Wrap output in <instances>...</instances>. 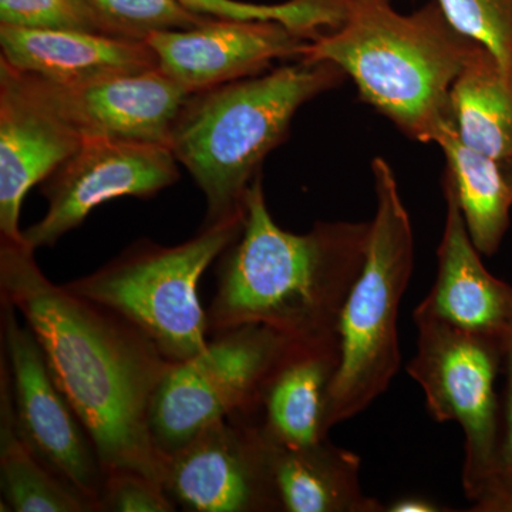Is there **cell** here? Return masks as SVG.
Wrapping results in <instances>:
<instances>
[{"label": "cell", "instance_id": "6da1fadb", "mask_svg": "<svg viewBox=\"0 0 512 512\" xmlns=\"http://www.w3.org/2000/svg\"><path fill=\"white\" fill-rule=\"evenodd\" d=\"M0 296L35 333L104 476L134 471L164 485L167 458L151 434L150 412L171 362L128 320L53 284L25 241L0 239Z\"/></svg>", "mask_w": 512, "mask_h": 512}, {"label": "cell", "instance_id": "7a4b0ae2", "mask_svg": "<svg viewBox=\"0 0 512 512\" xmlns=\"http://www.w3.org/2000/svg\"><path fill=\"white\" fill-rule=\"evenodd\" d=\"M370 222H316L306 234L279 227L262 175L249 188L244 227L218 259L207 309L210 336L261 325L298 343L339 338L343 306L365 264Z\"/></svg>", "mask_w": 512, "mask_h": 512}, {"label": "cell", "instance_id": "3957f363", "mask_svg": "<svg viewBox=\"0 0 512 512\" xmlns=\"http://www.w3.org/2000/svg\"><path fill=\"white\" fill-rule=\"evenodd\" d=\"M481 46L436 2L403 15L389 0H346L339 25L311 40L299 60L335 63L360 99L407 137L434 143L450 119L451 86Z\"/></svg>", "mask_w": 512, "mask_h": 512}, {"label": "cell", "instance_id": "277c9868", "mask_svg": "<svg viewBox=\"0 0 512 512\" xmlns=\"http://www.w3.org/2000/svg\"><path fill=\"white\" fill-rule=\"evenodd\" d=\"M346 77L335 63L295 60L188 96L168 147L207 200L202 225L244 212L249 188L288 138L296 111Z\"/></svg>", "mask_w": 512, "mask_h": 512}, {"label": "cell", "instance_id": "5b68a950", "mask_svg": "<svg viewBox=\"0 0 512 512\" xmlns=\"http://www.w3.org/2000/svg\"><path fill=\"white\" fill-rule=\"evenodd\" d=\"M377 197L369 248L339 320L340 362L330 387L329 426L366 410L400 369V303L414 265V237L392 167L372 163Z\"/></svg>", "mask_w": 512, "mask_h": 512}, {"label": "cell", "instance_id": "8992f818", "mask_svg": "<svg viewBox=\"0 0 512 512\" xmlns=\"http://www.w3.org/2000/svg\"><path fill=\"white\" fill-rule=\"evenodd\" d=\"M244 212L202 225L174 247L141 239L92 274L64 284L70 292L110 309L140 329L165 359L185 362L210 342L202 308V275L241 235Z\"/></svg>", "mask_w": 512, "mask_h": 512}, {"label": "cell", "instance_id": "52a82bcc", "mask_svg": "<svg viewBox=\"0 0 512 512\" xmlns=\"http://www.w3.org/2000/svg\"><path fill=\"white\" fill-rule=\"evenodd\" d=\"M417 352L407 366L420 384L427 412L456 421L466 437L463 488L470 511L493 498L500 468L501 404L495 392L504 339L468 332L414 311Z\"/></svg>", "mask_w": 512, "mask_h": 512}, {"label": "cell", "instance_id": "ba28073f", "mask_svg": "<svg viewBox=\"0 0 512 512\" xmlns=\"http://www.w3.org/2000/svg\"><path fill=\"white\" fill-rule=\"evenodd\" d=\"M292 340L261 325L211 335L207 348L171 363L151 403L150 427L167 458L215 421L254 414Z\"/></svg>", "mask_w": 512, "mask_h": 512}, {"label": "cell", "instance_id": "9c48e42d", "mask_svg": "<svg viewBox=\"0 0 512 512\" xmlns=\"http://www.w3.org/2000/svg\"><path fill=\"white\" fill-rule=\"evenodd\" d=\"M2 356L8 365L16 429L52 473L100 508L104 471L93 441L53 380L43 350L15 306L2 299Z\"/></svg>", "mask_w": 512, "mask_h": 512}, {"label": "cell", "instance_id": "30bf717a", "mask_svg": "<svg viewBox=\"0 0 512 512\" xmlns=\"http://www.w3.org/2000/svg\"><path fill=\"white\" fill-rule=\"evenodd\" d=\"M178 164L164 144L86 138L40 184L47 211L42 220L23 231V239L33 251L53 247L104 202L156 197L180 180Z\"/></svg>", "mask_w": 512, "mask_h": 512}, {"label": "cell", "instance_id": "8fae6325", "mask_svg": "<svg viewBox=\"0 0 512 512\" xmlns=\"http://www.w3.org/2000/svg\"><path fill=\"white\" fill-rule=\"evenodd\" d=\"M164 488L188 512H282L254 414L210 424L167 457Z\"/></svg>", "mask_w": 512, "mask_h": 512}, {"label": "cell", "instance_id": "7c38bea8", "mask_svg": "<svg viewBox=\"0 0 512 512\" xmlns=\"http://www.w3.org/2000/svg\"><path fill=\"white\" fill-rule=\"evenodd\" d=\"M12 70L30 94L83 140L107 138L168 146L178 114L190 96L160 67L76 86Z\"/></svg>", "mask_w": 512, "mask_h": 512}, {"label": "cell", "instance_id": "4fadbf2b", "mask_svg": "<svg viewBox=\"0 0 512 512\" xmlns=\"http://www.w3.org/2000/svg\"><path fill=\"white\" fill-rule=\"evenodd\" d=\"M311 37L275 20L212 19L187 30L147 37L158 67L188 94L204 92L301 59Z\"/></svg>", "mask_w": 512, "mask_h": 512}, {"label": "cell", "instance_id": "5bb4252c", "mask_svg": "<svg viewBox=\"0 0 512 512\" xmlns=\"http://www.w3.org/2000/svg\"><path fill=\"white\" fill-rule=\"evenodd\" d=\"M83 138L40 103L0 60V239L23 242L20 210L82 146Z\"/></svg>", "mask_w": 512, "mask_h": 512}, {"label": "cell", "instance_id": "9a60e30c", "mask_svg": "<svg viewBox=\"0 0 512 512\" xmlns=\"http://www.w3.org/2000/svg\"><path fill=\"white\" fill-rule=\"evenodd\" d=\"M443 190L447 212L437 249L436 282L416 311L468 332L504 339L512 329V286L487 271L456 197L448 188Z\"/></svg>", "mask_w": 512, "mask_h": 512}, {"label": "cell", "instance_id": "2e32d148", "mask_svg": "<svg viewBox=\"0 0 512 512\" xmlns=\"http://www.w3.org/2000/svg\"><path fill=\"white\" fill-rule=\"evenodd\" d=\"M0 47V60L12 69L62 86L158 67L156 53L144 40L76 30L0 25Z\"/></svg>", "mask_w": 512, "mask_h": 512}, {"label": "cell", "instance_id": "e0dca14e", "mask_svg": "<svg viewBox=\"0 0 512 512\" xmlns=\"http://www.w3.org/2000/svg\"><path fill=\"white\" fill-rule=\"evenodd\" d=\"M339 362V338L292 343L265 383L254 414L271 439L285 446L328 439L330 387Z\"/></svg>", "mask_w": 512, "mask_h": 512}, {"label": "cell", "instance_id": "ac0fdd59", "mask_svg": "<svg viewBox=\"0 0 512 512\" xmlns=\"http://www.w3.org/2000/svg\"><path fill=\"white\" fill-rule=\"evenodd\" d=\"M264 436L282 512H383L386 508L363 493L360 458L352 451L333 446L328 439L311 446H285L265 431Z\"/></svg>", "mask_w": 512, "mask_h": 512}, {"label": "cell", "instance_id": "d6986e66", "mask_svg": "<svg viewBox=\"0 0 512 512\" xmlns=\"http://www.w3.org/2000/svg\"><path fill=\"white\" fill-rule=\"evenodd\" d=\"M434 143L446 156L443 187L456 197L471 241L480 254L494 255L510 227L512 207V190L500 161L466 146L451 117L441 126Z\"/></svg>", "mask_w": 512, "mask_h": 512}, {"label": "cell", "instance_id": "ffe728a7", "mask_svg": "<svg viewBox=\"0 0 512 512\" xmlns=\"http://www.w3.org/2000/svg\"><path fill=\"white\" fill-rule=\"evenodd\" d=\"M450 117L466 146L494 160L512 158V79L481 46L451 86Z\"/></svg>", "mask_w": 512, "mask_h": 512}, {"label": "cell", "instance_id": "44dd1931", "mask_svg": "<svg viewBox=\"0 0 512 512\" xmlns=\"http://www.w3.org/2000/svg\"><path fill=\"white\" fill-rule=\"evenodd\" d=\"M2 508L15 512H100L86 495L49 470L20 439L6 360H0Z\"/></svg>", "mask_w": 512, "mask_h": 512}, {"label": "cell", "instance_id": "7402d4cb", "mask_svg": "<svg viewBox=\"0 0 512 512\" xmlns=\"http://www.w3.org/2000/svg\"><path fill=\"white\" fill-rule=\"evenodd\" d=\"M195 15L212 19L275 20L311 39L336 28L346 0H288L279 5H256L239 0H175Z\"/></svg>", "mask_w": 512, "mask_h": 512}, {"label": "cell", "instance_id": "603a6c76", "mask_svg": "<svg viewBox=\"0 0 512 512\" xmlns=\"http://www.w3.org/2000/svg\"><path fill=\"white\" fill-rule=\"evenodd\" d=\"M111 36L144 40L164 30L198 28L212 18L195 15L175 0H87Z\"/></svg>", "mask_w": 512, "mask_h": 512}, {"label": "cell", "instance_id": "cb8c5ba5", "mask_svg": "<svg viewBox=\"0 0 512 512\" xmlns=\"http://www.w3.org/2000/svg\"><path fill=\"white\" fill-rule=\"evenodd\" d=\"M448 22L493 53L512 79V0H434Z\"/></svg>", "mask_w": 512, "mask_h": 512}, {"label": "cell", "instance_id": "d4e9b609", "mask_svg": "<svg viewBox=\"0 0 512 512\" xmlns=\"http://www.w3.org/2000/svg\"><path fill=\"white\" fill-rule=\"evenodd\" d=\"M0 25L111 36L87 0H0Z\"/></svg>", "mask_w": 512, "mask_h": 512}, {"label": "cell", "instance_id": "484cf974", "mask_svg": "<svg viewBox=\"0 0 512 512\" xmlns=\"http://www.w3.org/2000/svg\"><path fill=\"white\" fill-rule=\"evenodd\" d=\"M101 512H174L177 505L164 485L134 471H114L104 476Z\"/></svg>", "mask_w": 512, "mask_h": 512}, {"label": "cell", "instance_id": "4316f807", "mask_svg": "<svg viewBox=\"0 0 512 512\" xmlns=\"http://www.w3.org/2000/svg\"><path fill=\"white\" fill-rule=\"evenodd\" d=\"M505 389L501 403L500 468L498 487L493 498L478 507L474 512H488L491 505L505 495L512 493V329L504 338Z\"/></svg>", "mask_w": 512, "mask_h": 512}, {"label": "cell", "instance_id": "83f0119b", "mask_svg": "<svg viewBox=\"0 0 512 512\" xmlns=\"http://www.w3.org/2000/svg\"><path fill=\"white\" fill-rule=\"evenodd\" d=\"M386 512H444L450 511L421 495H404L384 508Z\"/></svg>", "mask_w": 512, "mask_h": 512}, {"label": "cell", "instance_id": "f1b7e54d", "mask_svg": "<svg viewBox=\"0 0 512 512\" xmlns=\"http://www.w3.org/2000/svg\"><path fill=\"white\" fill-rule=\"evenodd\" d=\"M488 512H512V493L505 495L497 503L491 505Z\"/></svg>", "mask_w": 512, "mask_h": 512}, {"label": "cell", "instance_id": "f546056e", "mask_svg": "<svg viewBox=\"0 0 512 512\" xmlns=\"http://www.w3.org/2000/svg\"><path fill=\"white\" fill-rule=\"evenodd\" d=\"M501 167H503L505 177H507L508 184H510L512 190V158L511 160L503 161Z\"/></svg>", "mask_w": 512, "mask_h": 512}]
</instances>
